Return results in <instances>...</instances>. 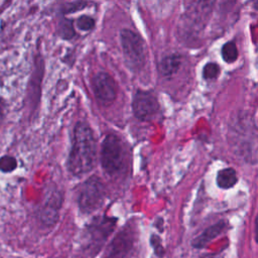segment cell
I'll return each instance as SVG.
<instances>
[{"label": "cell", "mask_w": 258, "mask_h": 258, "mask_svg": "<svg viewBox=\"0 0 258 258\" xmlns=\"http://www.w3.org/2000/svg\"><path fill=\"white\" fill-rule=\"evenodd\" d=\"M150 242H151V245H152V248H153V251L154 253L158 256V257H163L164 256V249L161 245V242H160V239L155 236V235H152L151 238H150Z\"/></svg>", "instance_id": "obj_21"}, {"label": "cell", "mask_w": 258, "mask_h": 258, "mask_svg": "<svg viewBox=\"0 0 258 258\" xmlns=\"http://www.w3.org/2000/svg\"><path fill=\"white\" fill-rule=\"evenodd\" d=\"M231 138L233 140V144L238 146L237 150L242 152L245 158L251 160V155L256 159V153L252 151V148L256 150V133L252 134L251 131V123L247 124L245 122H239L237 125H234L232 128Z\"/></svg>", "instance_id": "obj_9"}, {"label": "cell", "mask_w": 258, "mask_h": 258, "mask_svg": "<svg viewBox=\"0 0 258 258\" xmlns=\"http://www.w3.org/2000/svg\"><path fill=\"white\" fill-rule=\"evenodd\" d=\"M183 64V58L180 54H171L164 57L158 65V70L161 76L169 78L178 73Z\"/></svg>", "instance_id": "obj_13"}, {"label": "cell", "mask_w": 258, "mask_h": 258, "mask_svg": "<svg viewBox=\"0 0 258 258\" xmlns=\"http://www.w3.org/2000/svg\"><path fill=\"white\" fill-rule=\"evenodd\" d=\"M223 60L228 63V64H232L234 63L237 59H238V49L236 47V44L231 41L226 43L221 51Z\"/></svg>", "instance_id": "obj_17"}, {"label": "cell", "mask_w": 258, "mask_h": 258, "mask_svg": "<svg viewBox=\"0 0 258 258\" xmlns=\"http://www.w3.org/2000/svg\"><path fill=\"white\" fill-rule=\"evenodd\" d=\"M9 113V103L5 97L0 96V127L4 124Z\"/></svg>", "instance_id": "obj_22"}, {"label": "cell", "mask_w": 258, "mask_h": 258, "mask_svg": "<svg viewBox=\"0 0 258 258\" xmlns=\"http://www.w3.org/2000/svg\"><path fill=\"white\" fill-rule=\"evenodd\" d=\"M44 75V61L41 58V56H38L36 58V64L34 72L31 76L29 86H28V96L30 105L36 107L40 102L41 97V85H42V79Z\"/></svg>", "instance_id": "obj_11"}, {"label": "cell", "mask_w": 258, "mask_h": 258, "mask_svg": "<svg viewBox=\"0 0 258 258\" xmlns=\"http://www.w3.org/2000/svg\"><path fill=\"white\" fill-rule=\"evenodd\" d=\"M120 44L127 67L132 71L142 69L146 60V48L143 39L133 31L124 29L120 32Z\"/></svg>", "instance_id": "obj_4"}, {"label": "cell", "mask_w": 258, "mask_h": 258, "mask_svg": "<svg viewBox=\"0 0 258 258\" xmlns=\"http://www.w3.org/2000/svg\"><path fill=\"white\" fill-rule=\"evenodd\" d=\"M97 160V142L91 126L79 121L74 128L72 147L68 158V168L74 176L91 171Z\"/></svg>", "instance_id": "obj_1"}, {"label": "cell", "mask_w": 258, "mask_h": 258, "mask_svg": "<svg viewBox=\"0 0 258 258\" xmlns=\"http://www.w3.org/2000/svg\"><path fill=\"white\" fill-rule=\"evenodd\" d=\"M100 161L104 171L110 176L119 174L126 161V147L116 134H108L101 145Z\"/></svg>", "instance_id": "obj_2"}, {"label": "cell", "mask_w": 258, "mask_h": 258, "mask_svg": "<svg viewBox=\"0 0 258 258\" xmlns=\"http://www.w3.org/2000/svg\"><path fill=\"white\" fill-rule=\"evenodd\" d=\"M19 167V160L16 156L11 154H4L0 156V173L12 174Z\"/></svg>", "instance_id": "obj_16"}, {"label": "cell", "mask_w": 258, "mask_h": 258, "mask_svg": "<svg viewBox=\"0 0 258 258\" xmlns=\"http://www.w3.org/2000/svg\"><path fill=\"white\" fill-rule=\"evenodd\" d=\"M92 89L96 99L105 106L112 104L116 99L117 84L114 78L106 72H99L93 77Z\"/></svg>", "instance_id": "obj_8"}, {"label": "cell", "mask_w": 258, "mask_h": 258, "mask_svg": "<svg viewBox=\"0 0 258 258\" xmlns=\"http://www.w3.org/2000/svg\"><path fill=\"white\" fill-rule=\"evenodd\" d=\"M117 219L113 217L100 216L95 218L86 228V245L92 254H98L108 238L114 233Z\"/></svg>", "instance_id": "obj_5"}, {"label": "cell", "mask_w": 258, "mask_h": 258, "mask_svg": "<svg viewBox=\"0 0 258 258\" xmlns=\"http://www.w3.org/2000/svg\"><path fill=\"white\" fill-rule=\"evenodd\" d=\"M105 197L103 182L93 176L80 186L77 198L79 209L83 214H93L103 206Z\"/></svg>", "instance_id": "obj_3"}, {"label": "cell", "mask_w": 258, "mask_h": 258, "mask_svg": "<svg viewBox=\"0 0 258 258\" xmlns=\"http://www.w3.org/2000/svg\"><path fill=\"white\" fill-rule=\"evenodd\" d=\"M132 110L140 121L151 120L159 111V103L154 94L137 89L133 95Z\"/></svg>", "instance_id": "obj_7"}, {"label": "cell", "mask_w": 258, "mask_h": 258, "mask_svg": "<svg viewBox=\"0 0 258 258\" xmlns=\"http://www.w3.org/2000/svg\"><path fill=\"white\" fill-rule=\"evenodd\" d=\"M58 35L66 41H70L73 38H75L76 33H75V28L74 24L71 20H68L66 18H63L59 24H58Z\"/></svg>", "instance_id": "obj_15"}, {"label": "cell", "mask_w": 258, "mask_h": 258, "mask_svg": "<svg viewBox=\"0 0 258 258\" xmlns=\"http://www.w3.org/2000/svg\"><path fill=\"white\" fill-rule=\"evenodd\" d=\"M220 67L216 63H207L203 68V78L205 80H213L219 76Z\"/></svg>", "instance_id": "obj_19"}, {"label": "cell", "mask_w": 258, "mask_h": 258, "mask_svg": "<svg viewBox=\"0 0 258 258\" xmlns=\"http://www.w3.org/2000/svg\"><path fill=\"white\" fill-rule=\"evenodd\" d=\"M137 241V232L131 224L122 227L105 247L102 258H130Z\"/></svg>", "instance_id": "obj_6"}, {"label": "cell", "mask_w": 258, "mask_h": 258, "mask_svg": "<svg viewBox=\"0 0 258 258\" xmlns=\"http://www.w3.org/2000/svg\"><path fill=\"white\" fill-rule=\"evenodd\" d=\"M227 223L225 221H219L212 226L205 229L199 236H197L193 242L192 246L196 249H203L207 247V245L212 242L215 238L219 237L226 229Z\"/></svg>", "instance_id": "obj_12"}, {"label": "cell", "mask_w": 258, "mask_h": 258, "mask_svg": "<svg viewBox=\"0 0 258 258\" xmlns=\"http://www.w3.org/2000/svg\"><path fill=\"white\" fill-rule=\"evenodd\" d=\"M88 4L85 3V2H74V3H69L64 5L63 9H62V13L64 15H69L72 13H76L79 12L81 10H83L86 6Z\"/></svg>", "instance_id": "obj_20"}, {"label": "cell", "mask_w": 258, "mask_h": 258, "mask_svg": "<svg viewBox=\"0 0 258 258\" xmlns=\"http://www.w3.org/2000/svg\"><path fill=\"white\" fill-rule=\"evenodd\" d=\"M76 27L82 32H90L95 28V20L90 16H82L76 21Z\"/></svg>", "instance_id": "obj_18"}, {"label": "cell", "mask_w": 258, "mask_h": 258, "mask_svg": "<svg viewBox=\"0 0 258 258\" xmlns=\"http://www.w3.org/2000/svg\"><path fill=\"white\" fill-rule=\"evenodd\" d=\"M63 205V195L56 190L48 193L38 212V218L45 227H54L60 219Z\"/></svg>", "instance_id": "obj_10"}, {"label": "cell", "mask_w": 258, "mask_h": 258, "mask_svg": "<svg viewBox=\"0 0 258 258\" xmlns=\"http://www.w3.org/2000/svg\"><path fill=\"white\" fill-rule=\"evenodd\" d=\"M237 182H238L237 173L234 168L227 167L218 171L216 183L220 189L229 190L233 188L237 184Z\"/></svg>", "instance_id": "obj_14"}]
</instances>
